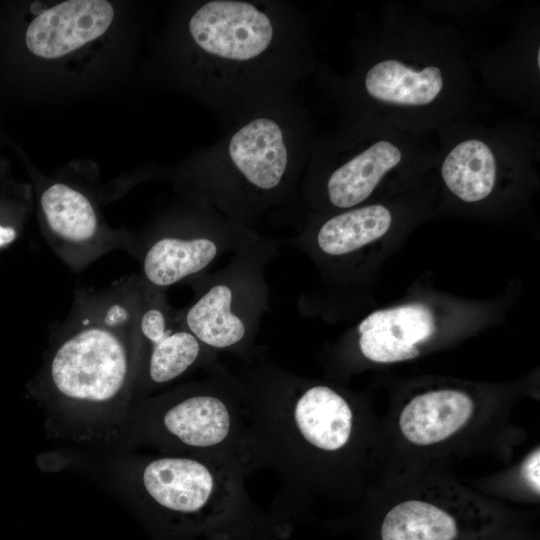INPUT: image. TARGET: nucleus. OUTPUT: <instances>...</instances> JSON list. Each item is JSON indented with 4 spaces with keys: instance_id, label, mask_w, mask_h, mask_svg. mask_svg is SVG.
Here are the masks:
<instances>
[{
    "instance_id": "f3484780",
    "label": "nucleus",
    "mask_w": 540,
    "mask_h": 540,
    "mask_svg": "<svg viewBox=\"0 0 540 540\" xmlns=\"http://www.w3.org/2000/svg\"><path fill=\"white\" fill-rule=\"evenodd\" d=\"M498 176V155L486 141L470 137L446 154L441 177L448 190L465 203H477L493 192Z\"/></svg>"
},
{
    "instance_id": "f257e3e1",
    "label": "nucleus",
    "mask_w": 540,
    "mask_h": 540,
    "mask_svg": "<svg viewBox=\"0 0 540 540\" xmlns=\"http://www.w3.org/2000/svg\"><path fill=\"white\" fill-rule=\"evenodd\" d=\"M187 33L201 93L226 124L294 99L311 68L306 24L284 1L207 0L190 14Z\"/></svg>"
},
{
    "instance_id": "4468645a",
    "label": "nucleus",
    "mask_w": 540,
    "mask_h": 540,
    "mask_svg": "<svg viewBox=\"0 0 540 540\" xmlns=\"http://www.w3.org/2000/svg\"><path fill=\"white\" fill-rule=\"evenodd\" d=\"M475 402L466 392L442 388L419 393L402 408L398 426L412 445L431 446L441 443L472 419Z\"/></svg>"
},
{
    "instance_id": "0eeeda50",
    "label": "nucleus",
    "mask_w": 540,
    "mask_h": 540,
    "mask_svg": "<svg viewBox=\"0 0 540 540\" xmlns=\"http://www.w3.org/2000/svg\"><path fill=\"white\" fill-rule=\"evenodd\" d=\"M312 152L330 157L323 193L327 204L338 211L363 205L404 158L401 146L384 138L346 143L327 153L312 146Z\"/></svg>"
},
{
    "instance_id": "1a4fd4ad",
    "label": "nucleus",
    "mask_w": 540,
    "mask_h": 540,
    "mask_svg": "<svg viewBox=\"0 0 540 540\" xmlns=\"http://www.w3.org/2000/svg\"><path fill=\"white\" fill-rule=\"evenodd\" d=\"M446 75L437 64L417 66L398 58H383L362 68L354 91L358 98L393 108H427L446 89Z\"/></svg>"
},
{
    "instance_id": "9d476101",
    "label": "nucleus",
    "mask_w": 540,
    "mask_h": 540,
    "mask_svg": "<svg viewBox=\"0 0 540 540\" xmlns=\"http://www.w3.org/2000/svg\"><path fill=\"white\" fill-rule=\"evenodd\" d=\"M113 17L114 9L108 1H65L43 11L29 24L26 44L39 57L58 58L100 37Z\"/></svg>"
},
{
    "instance_id": "f03ea898",
    "label": "nucleus",
    "mask_w": 540,
    "mask_h": 540,
    "mask_svg": "<svg viewBox=\"0 0 540 540\" xmlns=\"http://www.w3.org/2000/svg\"><path fill=\"white\" fill-rule=\"evenodd\" d=\"M202 156L199 203L254 230L296 196L310 153V126L295 99L258 108L227 124Z\"/></svg>"
},
{
    "instance_id": "2eb2a0df",
    "label": "nucleus",
    "mask_w": 540,
    "mask_h": 540,
    "mask_svg": "<svg viewBox=\"0 0 540 540\" xmlns=\"http://www.w3.org/2000/svg\"><path fill=\"white\" fill-rule=\"evenodd\" d=\"M293 419L301 437L325 452L344 448L353 428V412L347 400L327 385L303 388L293 404Z\"/></svg>"
},
{
    "instance_id": "423d86ee",
    "label": "nucleus",
    "mask_w": 540,
    "mask_h": 540,
    "mask_svg": "<svg viewBox=\"0 0 540 540\" xmlns=\"http://www.w3.org/2000/svg\"><path fill=\"white\" fill-rule=\"evenodd\" d=\"M499 528L496 514L473 501L420 496L385 513L379 540H491Z\"/></svg>"
},
{
    "instance_id": "7ed1b4c3",
    "label": "nucleus",
    "mask_w": 540,
    "mask_h": 540,
    "mask_svg": "<svg viewBox=\"0 0 540 540\" xmlns=\"http://www.w3.org/2000/svg\"><path fill=\"white\" fill-rule=\"evenodd\" d=\"M140 284L132 276L77 294L49 364L51 385L62 397L106 403L127 387L142 344Z\"/></svg>"
},
{
    "instance_id": "ddd939ff",
    "label": "nucleus",
    "mask_w": 540,
    "mask_h": 540,
    "mask_svg": "<svg viewBox=\"0 0 540 540\" xmlns=\"http://www.w3.org/2000/svg\"><path fill=\"white\" fill-rule=\"evenodd\" d=\"M142 481L148 495L160 506L181 513L201 511L219 495L213 468L195 459L164 457L148 463Z\"/></svg>"
},
{
    "instance_id": "9b49d317",
    "label": "nucleus",
    "mask_w": 540,
    "mask_h": 540,
    "mask_svg": "<svg viewBox=\"0 0 540 540\" xmlns=\"http://www.w3.org/2000/svg\"><path fill=\"white\" fill-rule=\"evenodd\" d=\"M436 329L432 311L420 303L376 310L357 326L361 354L376 363H395L417 358L419 345Z\"/></svg>"
},
{
    "instance_id": "aec40b11",
    "label": "nucleus",
    "mask_w": 540,
    "mask_h": 540,
    "mask_svg": "<svg viewBox=\"0 0 540 540\" xmlns=\"http://www.w3.org/2000/svg\"><path fill=\"white\" fill-rule=\"evenodd\" d=\"M16 238L13 227L0 225V247L10 244Z\"/></svg>"
},
{
    "instance_id": "6e6552de",
    "label": "nucleus",
    "mask_w": 540,
    "mask_h": 540,
    "mask_svg": "<svg viewBox=\"0 0 540 540\" xmlns=\"http://www.w3.org/2000/svg\"><path fill=\"white\" fill-rule=\"evenodd\" d=\"M139 329L142 344L149 349L148 376L156 384L184 374L207 349L187 329L181 311L169 305L163 290L148 285L142 278Z\"/></svg>"
},
{
    "instance_id": "dca6fc26",
    "label": "nucleus",
    "mask_w": 540,
    "mask_h": 540,
    "mask_svg": "<svg viewBox=\"0 0 540 540\" xmlns=\"http://www.w3.org/2000/svg\"><path fill=\"white\" fill-rule=\"evenodd\" d=\"M166 431L183 444L196 448L215 447L231 432L232 416L222 397L212 393L190 395L164 414Z\"/></svg>"
},
{
    "instance_id": "f8f14e48",
    "label": "nucleus",
    "mask_w": 540,
    "mask_h": 540,
    "mask_svg": "<svg viewBox=\"0 0 540 540\" xmlns=\"http://www.w3.org/2000/svg\"><path fill=\"white\" fill-rule=\"evenodd\" d=\"M41 208L51 246L69 265L79 268L108 250L100 241L96 212L78 190L55 183L43 192Z\"/></svg>"
},
{
    "instance_id": "6ab92c4d",
    "label": "nucleus",
    "mask_w": 540,
    "mask_h": 540,
    "mask_svg": "<svg viewBox=\"0 0 540 540\" xmlns=\"http://www.w3.org/2000/svg\"><path fill=\"white\" fill-rule=\"evenodd\" d=\"M539 466L540 450L536 448L525 458L520 470L521 477L526 486L537 495L540 492Z\"/></svg>"
},
{
    "instance_id": "39448f33",
    "label": "nucleus",
    "mask_w": 540,
    "mask_h": 540,
    "mask_svg": "<svg viewBox=\"0 0 540 540\" xmlns=\"http://www.w3.org/2000/svg\"><path fill=\"white\" fill-rule=\"evenodd\" d=\"M260 237L255 230L202 204L198 223L192 229L162 234L148 245L140 277L148 285L163 290L202 275L224 253H235Z\"/></svg>"
},
{
    "instance_id": "20e7f679",
    "label": "nucleus",
    "mask_w": 540,
    "mask_h": 540,
    "mask_svg": "<svg viewBox=\"0 0 540 540\" xmlns=\"http://www.w3.org/2000/svg\"><path fill=\"white\" fill-rule=\"evenodd\" d=\"M276 250L275 242L261 236L235 252L224 268L199 276L193 302L180 311L187 329L207 349H240L253 339L269 309L266 266Z\"/></svg>"
},
{
    "instance_id": "a211bd4d",
    "label": "nucleus",
    "mask_w": 540,
    "mask_h": 540,
    "mask_svg": "<svg viewBox=\"0 0 540 540\" xmlns=\"http://www.w3.org/2000/svg\"><path fill=\"white\" fill-rule=\"evenodd\" d=\"M392 221L391 211L382 204L338 211L319 224L314 233V243L326 256H346L384 236Z\"/></svg>"
}]
</instances>
